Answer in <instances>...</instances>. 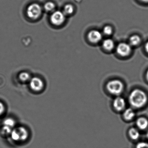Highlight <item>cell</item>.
<instances>
[{
  "label": "cell",
  "instance_id": "1",
  "mask_svg": "<svg viewBox=\"0 0 148 148\" xmlns=\"http://www.w3.org/2000/svg\"><path fill=\"white\" fill-rule=\"evenodd\" d=\"M129 103L134 109H139L144 106L148 101L147 94L140 89L133 90L128 97Z\"/></svg>",
  "mask_w": 148,
  "mask_h": 148
},
{
  "label": "cell",
  "instance_id": "2",
  "mask_svg": "<svg viewBox=\"0 0 148 148\" xmlns=\"http://www.w3.org/2000/svg\"><path fill=\"white\" fill-rule=\"evenodd\" d=\"M106 88L108 92L112 95L119 96L123 91L124 85L119 79H112L106 84Z\"/></svg>",
  "mask_w": 148,
  "mask_h": 148
},
{
  "label": "cell",
  "instance_id": "3",
  "mask_svg": "<svg viewBox=\"0 0 148 148\" xmlns=\"http://www.w3.org/2000/svg\"><path fill=\"white\" fill-rule=\"evenodd\" d=\"M42 12V8L40 5L36 3L29 5L27 9V15L31 19H37L41 16Z\"/></svg>",
  "mask_w": 148,
  "mask_h": 148
},
{
  "label": "cell",
  "instance_id": "4",
  "mask_svg": "<svg viewBox=\"0 0 148 148\" xmlns=\"http://www.w3.org/2000/svg\"><path fill=\"white\" fill-rule=\"evenodd\" d=\"M13 140L15 141H24L28 137V132L25 127L20 126L13 130L11 133Z\"/></svg>",
  "mask_w": 148,
  "mask_h": 148
},
{
  "label": "cell",
  "instance_id": "5",
  "mask_svg": "<svg viewBox=\"0 0 148 148\" xmlns=\"http://www.w3.org/2000/svg\"><path fill=\"white\" fill-rule=\"evenodd\" d=\"M65 15L64 13L61 11H54L51 15L50 20L53 25L60 26L65 21Z\"/></svg>",
  "mask_w": 148,
  "mask_h": 148
},
{
  "label": "cell",
  "instance_id": "6",
  "mask_svg": "<svg viewBox=\"0 0 148 148\" xmlns=\"http://www.w3.org/2000/svg\"><path fill=\"white\" fill-rule=\"evenodd\" d=\"M116 51L117 53L121 57H127L131 53V46L124 42L119 43L117 46Z\"/></svg>",
  "mask_w": 148,
  "mask_h": 148
},
{
  "label": "cell",
  "instance_id": "7",
  "mask_svg": "<svg viewBox=\"0 0 148 148\" xmlns=\"http://www.w3.org/2000/svg\"><path fill=\"white\" fill-rule=\"evenodd\" d=\"M87 38L91 43L96 44L101 40L103 35L99 31L96 30H91L88 33Z\"/></svg>",
  "mask_w": 148,
  "mask_h": 148
},
{
  "label": "cell",
  "instance_id": "8",
  "mask_svg": "<svg viewBox=\"0 0 148 148\" xmlns=\"http://www.w3.org/2000/svg\"><path fill=\"white\" fill-rule=\"evenodd\" d=\"M44 82L42 79L37 77L32 78L30 80V88L35 91H40L44 87Z\"/></svg>",
  "mask_w": 148,
  "mask_h": 148
},
{
  "label": "cell",
  "instance_id": "9",
  "mask_svg": "<svg viewBox=\"0 0 148 148\" xmlns=\"http://www.w3.org/2000/svg\"><path fill=\"white\" fill-rule=\"evenodd\" d=\"M112 105L116 111L120 112L125 110L126 103L123 98L117 96L113 100Z\"/></svg>",
  "mask_w": 148,
  "mask_h": 148
},
{
  "label": "cell",
  "instance_id": "10",
  "mask_svg": "<svg viewBox=\"0 0 148 148\" xmlns=\"http://www.w3.org/2000/svg\"><path fill=\"white\" fill-rule=\"evenodd\" d=\"M136 125L139 130H146L148 127V120L143 117L138 118L136 121Z\"/></svg>",
  "mask_w": 148,
  "mask_h": 148
},
{
  "label": "cell",
  "instance_id": "11",
  "mask_svg": "<svg viewBox=\"0 0 148 148\" xmlns=\"http://www.w3.org/2000/svg\"><path fill=\"white\" fill-rule=\"evenodd\" d=\"M123 118L126 121H130L133 119L136 116V113L133 108H129L125 109L123 112Z\"/></svg>",
  "mask_w": 148,
  "mask_h": 148
},
{
  "label": "cell",
  "instance_id": "12",
  "mask_svg": "<svg viewBox=\"0 0 148 148\" xmlns=\"http://www.w3.org/2000/svg\"><path fill=\"white\" fill-rule=\"evenodd\" d=\"M102 46L106 51H110L114 49L115 43L111 39H106L103 41Z\"/></svg>",
  "mask_w": 148,
  "mask_h": 148
},
{
  "label": "cell",
  "instance_id": "13",
  "mask_svg": "<svg viewBox=\"0 0 148 148\" xmlns=\"http://www.w3.org/2000/svg\"><path fill=\"white\" fill-rule=\"evenodd\" d=\"M128 134L132 140H137L140 137V133L138 130L134 127L130 128L129 130Z\"/></svg>",
  "mask_w": 148,
  "mask_h": 148
},
{
  "label": "cell",
  "instance_id": "14",
  "mask_svg": "<svg viewBox=\"0 0 148 148\" xmlns=\"http://www.w3.org/2000/svg\"><path fill=\"white\" fill-rule=\"evenodd\" d=\"M130 45L132 46H136L138 45L141 42V38L138 35L135 34L132 35L130 38Z\"/></svg>",
  "mask_w": 148,
  "mask_h": 148
},
{
  "label": "cell",
  "instance_id": "15",
  "mask_svg": "<svg viewBox=\"0 0 148 148\" xmlns=\"http://www.w3.org/2000/svg\"><path fill=\"white\" fill-rule=\"evenodd\" d=\"M55 8H56V5L55 4L51 1H48L44 5V9L47 12H54Z\"/></svg>",
  "mask_w": 148,
  "mask_h": 148
},
{
  "label": "cell",
  "instance_id": "16",
  "mask_svg": "<svg viewBox=\"0 0 148 148\" xmlns=\"http://www.w3.org/2000/svg\"><path fill=\"white\" fill-rule=\"evenodd\" d=\"M74 7L71 4H66L64 8L63 12L65 15H70L74 12Z\"/></svg>",
  "mask_w": 148,
  "mask_h": 148
},
{
  "label": "cell",
  "instance_id": "17",
  "mask_svg": "<svg viewBox=\"0 0 148 148\" xmlns=\"http://www.w3.org/2000/svg\"><path fill=\"white\" fill-rule=\"evenodd\" d=\"M3 124L5 126H8L13 129V128L15 126V121L13 119L8 118L4 120Z\"/></svg>",
  "mask_w": 148,
  "mask_h": 148
},
{
  "label": "cell",
  "instance_id": "18",
  "mask_svg": "<svg viewBox=\"0 0 148 148\" xmlns=\"http://www.w3.org/2000/svg\"><path fill=\"white\" fill-rule=\"evenodd\" d=\"M30 75L28 73L26 72H23L20 73L19 75V78L21 81L23 82H26L30 79Z\"/></svg>",
  "mask_w": 148,
  "mask_h": 148
},
{
  "label": "cell",
  "instance_id": "19",
  "mask_svg": "<svg viewBox=\"0 0 148 148\" xmlns=\"http://www.w3.org/2000/svg\"><path fill=\"white\" fill-rule=\"evenodd\" d=\"M103 32L104 34L106 35H110L113 32V29L110 26H106L103 29Z\"/></svg>",
  "mask_w": 148,
  "mask_h": 148
},
{
  "label": "cell",
  "instance_id": "20",
  "mask_svg": "<svg viewBox=\"0 0 148 148\" xmlns=\"http://www.w3.org/2000/svg\"><path fill=\"white\" fill-rule=\"evenodd\" d=\"M13 130L12 128L10 127H8V126H3L2 128V132L5 134H11V132Z\"/></svg>",
  "mask_w": 148,
  "mask_h": 148
},
{
  "label": "cell",
  "instance_id": "21",
  "mask_svg": "<svg viewBox=\"0 0 148 148\" xmlns=\"http://www.w3.org/2000/svg\"><path fill=\"white\" fill-rule=\"evenodd\" d=\"M136 148H148V143L146 142H139L136 145Z\"/></svg>",
  "mask_w": 148,
  "mask_h": 148
},
{
  "label": "cell",
  "instance_id": "22",
  "mask_svg": "<svg viewBox=\"0 0 148 148\" xmlns=\"http://www.w3.org/2000/svg\"><path fill=\"white\" fill-rule=\"evenodd\" d=\"M5 111V106L3 103L0 102V115H1Z\"/></svg>",
  "mask_w": 148,
  "mask_h": 148
},
{
  "label": "cell",
  "instance_id": "23",
  "mask_svg": "<svg viewBox=\"0 0 148 148\" xmlns=\"http://www.w3.org/2000/svg\"><path fill=\"white\" fill-rule=\"evenodd\" d=\"M145 49L146 52L148 53V41H147L146 44H145Z\"/></svg>",
  "mask_w": 148,
  "mask_h": 148
},
{
  "label": "cell",
  "instance_id": "24",
  "mask_svg": "<svg viewBox=\"0 0 148 148\" xmlns=\"http://www.w3.org/2000/svg\"><path fill=\"white\" fill-rule=\"evenodd\" d=\"M141 2L145 3H148V0H139Z\"/></svg>",
  "mask_w": 148,
  "mask_h": 148
},
{
  "label": "cell",
  "instance_id": "25",
  "mask_svg": "<svg viewBox=\"0 0 148 148\" xmlns=\"http://www.w3.org/2000/svg\"><path fill=\"white\" fill-rule=\"evenodd\" d=\"M146 78L147 81H148V70L147 71V72H146Z\"/></svg>",
  "mask_w": 148,
  "mask_h": 148
},
{
  "label": "cell",
  "instance_id": "26",
  "mask_svg": "<svg viewBox=\"0 0 148 148\" xmlns=\"http://www.w3.org/2000/svg\"><path fill=\"white\" fill-rule=\"evenodd\" d=\"M146 137L148 138V131L147 132V133H146Z\"/></svg>",
  "mask_w": 148,
  "mask_h": 148
}]
</instances>
